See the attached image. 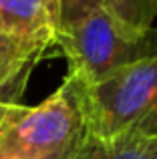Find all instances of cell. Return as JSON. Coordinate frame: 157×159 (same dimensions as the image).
<instances>
[{
    "label": "cell",
    "mask_w": 157,
    "mask_h": 159,
    "mask_svg": "<svg viewBox=\"0 0 157 159\" xmlns=\"http://www.w3.org/2000/svg\"><path fill=\"white\" fill-rule=\"evenodd\" d=\"M83 119V131L111 141L125 135H157V57L143 58L99 83L65 77Z\"/></svg>",
    "instance_id": "1"
},
{
    "label": "cell",
    "mask_w": 157,
    "mask_h": 159,
    "mask_svg": "<svg viewBox=\"0 0 157 159\" xmlns=\"http://www.w3.org/2000/svg\"><path fill=\"white\" fill-rule=\"evenodd\" d=\"M59 51L69 61L67 77L99 83L133 62L157 57V28L133 30L101 6L61 30Z\"/></svg>",
    "instance_id": "2"
},
{
    "label": "cell",
    "mask_w": 157,
    "mask_h": 159,
    "mask_svg": "<svg viewBox=\"0 0 157 159\" xmlns=\"http://www.w3.org/2000/svg\"><path fill=\"white\" fill-rule=\"evenodd\" d=\"M81 133V113L61 85L36 107H12L0 127V159H47L73 145Z\"/></svg>",
    "instance_id": "3"
},
{
    "label": "cell",
    "mask_w": 157,
    "mask_h": 159,
    "mask_svg": "<svg viewBox=\"0 0 157 159\" xmlns=\"http://www.w3.org/2000/svg\"><path fill=\"white\" fill-rule=\"evenodd\" d=\"M0 32L48 54L59 48L61 16L47 0H0Z\"/></svg>",
    "instance_id": "4"
},
{
    "label": "cell",
    "mask_w": 157,
    "mask_h": 159,
    "mask_svg": "<svg viewBox=\"0 0 157 159\" xmlns=\"http://www.w3.org/2000/svg\"><path fill=\"white\" fill-rule=\"evenodd\" d=\"M47 52L0 32V103L20 105L34 66Z\"/></svg>",
    "instance_id": "5"
},
{
    "label": "cell",
    "mask_w": 157,
    "mask_h": 159,
    "mask_svg": "<svg viewBox=\"0 0 157 159\" xmlns=\"http://www.w3.org/2000/svg\"><path fill=\"white\" fill-rule=\"evenodd\" d=\"M73 159H157V135H125L103 141L83 131Z\"/></svg>",
    "instance_id": "6"
},
{
    "label": "cell",
    "mask_w": 157,
    "mask_h": 159,
    "mask_svg": "<svg viewBox=\"0 0 157 159\" xmlns=\"http://www.w3.org/2000/svg\"><path fill=\"white\" fill-rule=\"evenodd\" d=\"M103 6L133 30H151L157 20V0H105Z\"/></svg>",
    "instance_id": "7"
},
{
    "label": "cell",
    "mask_w": 157,
    "mask_h": 159,
    "mask_svg": "<svg viewBox=\"0 0 157 159\" xmlns=\"http://www.w3.org/2000/svg\"><path fill=\"white\" fill-rule=\"evenodd\" d=\"M105 0H59L61 8V30L77 24L95 8H101Z\"/></svg>",
    "instance_id": "8"
},
{
    "label": "cell",
    "mask_w": 157,
    "mask_h": 159,
    "mask_svg": "<svg viewBox=\"0 0 157 159\" xmlns=\"http://www.w3.org/2000/svg\"><path fill=\"white\" fill-rule=\"evenodd\" d=\"M75 145H77V141H75L73 145H69V147L61 149V151H59V153H55V155L47 157V159H73V153H75Z\"/></svg>",
    "instance_id": "9"
},
{
    "label": "cell",
    "mask_w": 157,
    "mask_h": 159,
    "mask_svg": "<svg viewBox=\"0 0 157 159\" xmlns=\"http://www.w3.org/2000/svg\"><path fill=\"white\" fill-rule=\"evenodd\" d=\"M47 4L52 8V10H56L59 12V16H61V8H59V0H47Z\"/></svg>",
    "instance_id": "10"
}]
</instances>
